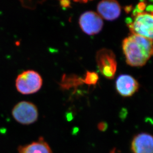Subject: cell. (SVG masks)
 <instances>
[{
	"instance_id": "cell-15",
	"label": "cell",
	"mask_w": 153,
	"mask_h": 153,
	"mask_svg": "<svg viewBox=\"0 0 153 153\" xmlns=\"http://www.w3.org/2000/svg\"></svg>"
},
{
	"instance_id": "cell-14",
	"label": "cell",
	"mask_w": 153,
	"mask_h": 153,
	"mask_svg": "<svg viewBox=\"0 0 153 153\" xmlns=\"http://www.w3.org/2000/svg\"><path fill=\"white\" fill-rule=\"evenodd\" d=\"M110 153H119V152L117 150L116 148H113V149L110 151Z\"/></svg>"
},
{
	"instance_id": "cell-6",
	"label": "cell",
	"mask_w": 153,
	"mask_h": 153,
	"mask_svg": "<svg viewBox=\"0 0 153 153\" xmlns=\"http://www.w3.org/2000/svg\"><path fill=\"white\" fill-rule=\"evenodd\" d=\"M79 24L83 32L89 35L96 34L101 31L103 25L101 16L93 12H87L79 18Z\"/></svg>"
},
{
	"instance_id": "cell-7",
	"label": "cell",
	"mask_w": 153,
	"mask_h": 153,
	"mask_svg": "<svg viewBox=\"0 0 153 153\" xmlns=\"http://www.w3.org/2000/svg\"><path fill=\"white\" fill-rule=\"evenodd\" d=\"M131 150L133 153H153V135L144 132L136 135L132 140Z\"/></svg>"
},
{
	"instance_id": "cell-2",
	"label": "cell",
	"mask_w": 153,
	"mask_h": 153,
	"mask_svg": "<svg viewBox=\"0 0 153 153\" xmlns=\"http://www.w3.org/2000/svg\"><path fill=\"white\" fill-rule=\"evenodd\" d=\"M42 85V76L33 70H27L22 72L16 80V90L23 95H30L37 92Z\"/></svg>"
},
{
	"instance_id": "cell-12",
	"label": "cell",
	"mask_w": 153,
	"mask_h": 153,
	"mask_svg": "<svg viewBox=\"0 0 153 153\" xmlns=\"http://www.w3.org/2000/svg\"><path fill=\"white\" fill-rule=\"evenodd\" d=\"M108 128V124L105 122L102 121V122L99 123L98 125V128L100 131H105Z\"/></svg>"
},
{
	"instance_id": "cell-3",
	"label": "cell",
	"mask_w": 153,
	"mask_h": 153,
	"mask_svg": "<svg viewBox=\"0 0 153 153\" xmlns=\"http://www.w3.org/2000/svg\"><path fill=\"white\" fill-rule=\"evenodd\" d=\"M132 20H127V26L132 34L153 40V14L143 12L132 16Z\"/></svg>"
},
{
	"instance_id": "cell-10",
	"label": "cell",
	"mask_w": 153,
	"mask_h": 153,
	"mask_svg": "<svg viewBox=\"0 0 153 153\" xmlns=\"http://www.w3.org/2000/svg\"><path fill=\"white\" fill-rule=\"evenodd\" d=\"M19 153H53L51 148L43 137L29 144L19 146Z\"/></svg>"
},
{
	"instance_id": "cell-5",
	"label": "cell",
	"mask_w": 153,
	"mask_h": 153,
	"mask_svg": "<svg viewBox=\"0 0 153 153\" xmlns=\"http://www.w3.org/2000/svg\"><path fill=\"white\" fill-rule=\"evenodd\" d=\"M96 59L99 69L102 75L109 79L114 78L117 68L114 52L109 49H102L98 51Z\"/></svg>"
},
{
	"instance_id": "cell-1",
	"label": "cell",
	"mask_w": 153,
	"mask_h": 153,
	"mask_svg": "<svg viewBox=\"0 0 153 153\" xmlns=\"http://www.w3.org/2000/svg\"><path fill=\"white\" fill-rule=\"evenodd\" d=\"M123 49L128 65L142 67L153 55V40L132 34L123 41Z\"/></svg>"
},
{
	"instance_id": "cell-11",
	"label": "cell",
	"mask_w": 153,
	"mask_h": 153,
	"mask_svg": "<svg viewBox=\"0 0 153 153\" xmlns=\"http://www.w3.org/2000/svg\"><path fill=\"white\" fill-rule=\"evenodd\" d=\"M99 79L98 74L96 72L87 71L85 78L83 79V82L88 85H95Z\"/></svg>"
},
{
	"instance_id": "cell-9",
	"label": "cell",
	"mask_w": 153,
	"mask_h": 153,
	"mask_svg": "<svg viewBox=\"0 0 153 153\" xmlns=\"http://www.w3.org/2000/svg\"><path fill=\"white\" fill-rule=\"evenodd\" d=\"M97 10L99 15L108 20L117 19L121 13V7L116 1H102L99 3Z\"/></svg>"
},
{
	"instance_id": "cell-13",
	"label": "cell",
	"mask_w": 153,
	"mask_h": 153,
	"mask_svg": "<svg viewBox=\"0 0 153 153\" xmlns=\"http://www.w3.org/2000/svg\"><path fill=\"white\" fill-rule=\"evenodd\" d=\"M60 4L62 7H70L71 2L68 1H60Z\"/></svg>"
},
{
	"instance_id": "cell-8",
	"label": "cell",
	"mask_w": 153,
	"mask_h": 153,
	"mask_svg": "<svg viewBox=\"0 0 153 153\" xmlns=\"http://www.w3.org/2000/svg\"><path fill=\"white\" fill-rule=\"evenodd\" d=\"M116 89L119 94L123 97H130L138 90L139 83L130 75L122 74L116 81Z\"/></svg>"
},
{
	"instance_id": "cell-4",
	"label": "cell",
	"mask_w": 153,
	"mask_h": 153,
	"mask_svg": "<svg viewBox=\"0 0 153 153\" xmlns=\"http://www.w3.org/2000/svg\"><path fill=\"white\" fill-rule=\"evenodd\" d=\"M12 116L17 123L29 125L35 123L38 119V110L36 105L28 101L18 102L14 106Z\"/></svg>"
}]
</instances>
